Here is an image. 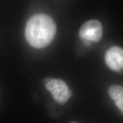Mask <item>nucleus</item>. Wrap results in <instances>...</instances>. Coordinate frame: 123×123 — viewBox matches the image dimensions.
<instances>
[{
  "mask_svg": "<svg viewBox=\"0 0 123 123\" xmlns=\"http://www.w3.org/2000/svg\"><path fill=\"white\" fill-rule=\"evenodd\" d=\"M109 95L115 101L116 107L123 113V87L119 85H112L109 87Z\"/></svg>",
  "mask_w": 123,
  "mask_h": 123,
  "instance_id": "5",
  "label": "nucleus"
},
{
  "mask_svg": "<svg viewBox=\"0 0 123 123\" xmlns=\"http://www.w3.org/2000/svg\"><path fill=\"white\" fill-rule=\"evenodd\" d=\"M56 26L53 18L43 13L32 15L27 21L25 30L26 40L36 49L49 46L54 39Z\"/></svg>",
  "mask_w": 123,
  "mask_h": 123,
  "instance_id": "1",
  "label": "nucleus"
},
{
  "mask_svg": "<svg viewBox=\"0 0 123 123\" xmlns=\"http://www.w3.org/2000/svg\"><path fill=\"white\" fill-rule=\"evenodd\" d=\"M43 83L47 91L51 93L53 99L58 104L64 105L72 96V92L67 84L60 79L47 78Z\"/></svg>",
  "mask_w": 123,
  "mask_h": 123,
  "instance_id": "2",
  "label": "nucleus"
},
{
  "mask_svg": "<svg viewBox=\"0 0 123 123\" xmlns=\"http://www.w3.org/2000/svg\"><path fill=\"white\" fill-rule=\"evenodd\" d=\"M79 123L75 122V121H73V122H71V123Z\"/></svg>",
  "mask_w": 123,
  "mask_h": 123,
  "instance_id": "6",
  "label": "nucleus"
},
{
  "mask_svg": "<svg viewBox=\"0 0 123 123\" xmlns=\"http://www.w3.org/2000/svg\"><path fill=\"white\" fill-rule=\"evenodd\" d=\"M105 63L111 70L120 71L123 69V49L112 46L107 50L104 56Z\"/></svg>",
  "mask_w": 123,
  "mask_h": 123,
  "instance_id": "4",
  "label": "nucleus"
},
{
  "mask_svg": "<svg viewBox=\"0 0 123 123\" xmlns=\"http://www.w3.org/2000/svg\"><path fill=\"white\" fill-rule=\"evenodd\" d=\"M103 26L98 20H90L82 25L80 29V38L86 43H97L103 37Z\"/></svg>",
  "mask_w": 123,
  "mask_h": 123,
  "instance_id": "3",
  "label": "nucleus"
}]
</instances>
